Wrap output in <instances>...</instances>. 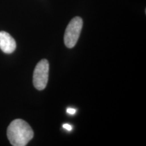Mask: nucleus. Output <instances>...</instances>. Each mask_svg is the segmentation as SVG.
<instances>
[{
	"instance_id": "obj_1",
	"label": "nucleus",
	"mask_w": 146,
	"mask_h": 146,
	"mask_svg": "<svg viewBox=\"0 0 146 146\" xmlns=\"http://www.w3.org/2000/svg\"><path fill=\"white\" fill-rule=\"evenodd\" d=\"M7 137L11 145L25 146L33 138L34 132L25 121L16 119L8 127Z\"/></svg>"
},
{
	"instance_id": "obj_2",
	"label": "nucleus",
	"mask_w": 146,
	"mask_h": 146,
	"mask_svg": "<svg viewBox=\"0 0 146 146\" xmlns=\"http://www.w3.org/2000/svg\"><path fill=\"white\" fill-rule=\"evenodd\" d=\"M83 26V20L80 17H75L69 22L64 36L65 46L73 48L78 41Z\"/></svg>"
},
{
	"instance_id": "obj_3",
	"label": "nucleus",
	"mask_w": 146,
	"mask_h": 146,
	"mask_svg": "<svg viewBox=\"0 0 146 146\" xmlns=\"http://www.w3.org/2000/svg\"><path fill=\"white\" fill-rule=\"evenodd\" d=\"M49 69V63L46 59H43L37 64L33 74V84L37 90H42L46 87Z\"/></svg>"
},
{
	"instance_id": "obj_4",
	"label": "nucleus",
	"mask_w": 146,
	"mask_h": 146,
	"mask_svg": "<svg viewBox=\"0 0 146 146\" xmlns=\"http://www.w3.org/2000/svg\"><path fill=\"white\" fill-rule=\"evenodd\" d=\"M16 47L15 40L5 31H0V49L6 54L14 52Z\"/></svg>"
},
{
	"instance_id": "obj_5",
	"label": "nucleus",
	"mask_w": 146,
	"mask_h": 146,
	"mask_svg": "<svg viewBox=\"0 0 146 146\" xmlns=\"http://www.w3.org/2000/svg\"><path fill=\"white\" fill-rule=\"evenodd\" d=\"M63 127L66 129V130H67L68 131H71L72 129V127L70 125H69L68 123H65L63 125Z\"/></svg>"
},
{
	"instance_id": "obj_6",
	"label": "nucleus",
	"mask_w": 146,
	"mask_h": 146,
	"mask_svg": "<svg viewBox=\"0 0 146 146\" xmlns=\"http://www.w3.org/2000/svg\"><path fill=\"white\" fill-rule=\"evenodd\" d=\"M67 112L69 114H74L76 113V110L73 108H68L67 110Z\"/></svg>"
}]
</instances>
